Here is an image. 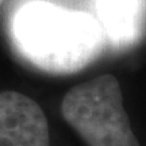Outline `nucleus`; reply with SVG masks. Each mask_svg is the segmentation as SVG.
Returning <instances> with one entry per match:
<instances>
[{"instance_id":"3","label":"nucleus","mask_w":146,"mask_h":146,"mask_svg":"<svg viewBox=\"0 0 146 146\" xmlns=\"http://www.w3.org/2000/svg\"><path fill=\"white\" fill-rule=\"evenodd\" d=\"M0 146H50L43 110L21 92L0 94Z\"/></svg>"},{"instance_id":"1","label":"nucleus","mask_w":146,"mask_h":146,"mask_svg":"<svg viewBox=\"0 0 146 146\" xmlns=\"http://www.w3.org/2000/svg\"><path fill=\"white\" fill-rule=\"evenodd\" d=\"M12 39L26 61L52 74L81 70L104 46V34L95 18L46 1H31L18 10Z\"/></svg>"},{"instance_id":"4","label":"nucleus","mask_w":146,"mask_h":146,"mask_svg":"<svg viewBox=\"0 0 146 146\" xmlns=\"http://www.w3.org/2000/svg\"><path fill=\"white\" fill-rule=\"evenodd\" d=\"M96 11L104 36L118 47L133 45L141 35L139 0H96Z\"/></svg>"},{"instance_id":"2","label":"nucleus","mask_w":146,"mask_h":146,"mask_svg":"<svg viewBox=\"0 0 146 146\" xmlns=\"http://www.w3.org/2000/svg\"><path fill=\"white\" fill-rule=\"evenodd\" d=\"M61 114L89 146H139L112 74L73 87L64 96Z\"/></svg>"},{"instance_id":"5","label":"nucleus","mask_w":146,"mask_h":146,"mask_svg":"<svg viewBox=\"0 0 146 146\" xmlns=\"http://www.w3.org/2000/svg\"><path fill=\"white\" fill-rule=\"evenodd\" d=\"M1 1H3V0H0V3H1Z\"/></svg>"}]
</instances>
